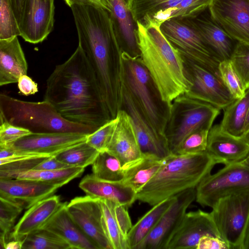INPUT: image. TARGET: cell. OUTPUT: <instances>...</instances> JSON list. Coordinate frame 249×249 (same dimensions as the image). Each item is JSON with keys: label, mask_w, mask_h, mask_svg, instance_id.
Returning <instances> with one entry per match:
<instances>
[{"label": "cell", "mask_w": 249, "mask_h": 249, "mask_svg": "<svg viewBox=\"0 0 249 249\" xmlns=\"http://www.w3.org/2000/svg\"><path fill=\"white\" fill-rule=\"evenodd\" d=\"M24 209L20 204L0 197V248L4 249L16 219Z\"/></svg>", "instance_id": "cell-38"}, {"label": "cell", "mask_w": 249, "mask_h": 249, "mask_svg": "<svg viewBox=\"0 0 249 249\" xmlns=\"http://www.w3.org/2000/svg\"><path fill=\"white\" fill-rule=\"evenodd\" d=\"M67 209L73 220L98 249H112L103 226L100 199L88 195L75 197L67 204Z\"/></svg>", "instance_id": "cell-14"}, {"label": "cell", "mask_w": 249, "mask_h": 249, "mask_svg": "<svg viewBox=\"0 0 249 249\" xmlns=\"http://www.w3.org/2000/svg\"><path fill=\"white\" fill-rule=\"evenodd\" d=\"M182 0H129L128 8L137 22L145 26L152 23L160 26L170 19Z\"/></svg>", "instance_id": "cell-28"}, {"label": "cell", "mask_w": 249, "mask_h": 249, "mask_svg": "<svg viewBox=\"0 0 249 249\" xmlns=\"http://www.w3.org/2000/svg\"><path fill=\"white\" fill-rule=\"evenodd\" d=\"M117 123L106 151L116 157L123 168L142 157L132 120L127 113L121 109Z\"/></svg>", "instance_id": "cell-19"}, {"label": "cell", "mask_w": 249, "mask_h": 249, "mask_svg": "<svg viewBox=\"0 0 249 249\" xmlns=\"http://www.w3.org/2000/svg\"><path fill=\"white\" fill-rule=\"evenodd\" d=\"M230 60L246 91L249 89V44L238 42Z\"/></svg>", "instance_id": "cell-39"}, {"label": "cell", "mask_w": 249, "mask_h": 249, "mask_svg": "<svg viewBox=\"0 0 249 249\" xmlns=\"http://www.w3.org/2000/svg\"><path fill=\"white\" fill-rule=\"evenodd\" d=\"M210 212L221 237L230 249H240L249 223V191L218 199Z\"/></svg>", "instance_id": "cell-9"}, {"label": "cell", "mask_w": 249, "mask_h": 249, "mask_svg": "<svg viewBox=\"0 0 249 249\" xmlns=\"http://www.w3.org/2000/svg\"><path fill=\"white\" fill-rule=\"evenodd\" d=\"M99 153L85 141L61 152L55 157L70 166L85 168L93 163Z\"/></svg>", "instance_id": "cell-36"}, {"label": "cell", "mask_w": 249, "mask_h": 249, "mask_svg": "<svg viewBox=\"0 0 249 249\" xmlns=\"http://www.w3.org/2000/svg\"><path fill=\"white\" fill-rule=\"evenodd\" d=\"M121 109L125 111L131 119L142 155L164 160L172 154L166 138L153 129L122 84Z\"/></svg>", "instance_id": "cell-13"}, {"label": "cell", "mask_w": 249, "mask_h": 249, "mask_svg": "<svg viewBox=\"0 0 249 249\" xmlns=\"http://www.w3.org/2000/svg\"><path fill=\"white\" fill-rule=\"evenodd\" d=\"M79 187L88 196L107 199L127 208L136 200V193L122 182L101 180L92 174L85 176Z\"/></svg>", "instance_id": "cell-24"}, {"label": "cell", "mask_w": 249, "mask_h": 249, "mask_svg": "<svg viewBox=\"0 0 249 249\" xmlns=\"http://www.w3.org/2000/svg\"><path fill=\"white\" fill-rule=\"evenodd\" d=\"M67 204L62 203L41 228L50 231L62 238L72 249H98L71 218L67 211Z\"/></svg>", "instance_id": "cell-25"}, {"label": "cell", "mask_w": 249, "mask_h": 249, "mask_svg": "<svg viewBox=\"0 0 249 249\" xmlns=\"http://www.w3.org/2000/svg\"><path fill=\"white\" fill-rule=\"evenodd\" d=\"M206 151L217 164L226 165L244 160L249 154V145L241 138L223 131L216 124L209 131Z\"/></svg>", "instance_id": "cell-21"}, {"label": "cell", "mask_w": 249, "mask_h": 249, "mask_svg": "<svg viewBox=\"0 0 249 249\" xmlns=\"http://www.w3.org/2000/svg\"><path fill=\"white\" fill-rule=\"evenodd\" d=\"M205 235L221 237L211 213L201 210L186 212L166 249H196Z\"/></svg>", "instance_id": "cell-17"}, {"label": "cell", "mask_w": 249, "mask_h": 249, "mask_svg": "<svg viewBox=\"0 0 249 249\" xmlns=\"http://www.w3.org/2000/svg\"><path fill=\"white\" fill-rule=\"evenodd\" d=\"M22 240H15L8 241L5 244L4 249H22Z\"/></svg>", "instance_id": "cell-52"}, {"label": "cell", "mask_w": 249, "mask_h": 249, "mask_svg": "<svg viewBox=\"0 0 249 249\" xmlns=\"http://www.w3.org/2000/svg\"><path fill=\"white\" fill-rule=\"evenodd\" d=\"M64 1L70 8L75 4L90 5L102 7L111 12L110 6L103 0H64Z\"/></svg>", "instance_id": "cell-50"}, {"label": "cell", "mask_w": 249, "mask_h": 249, "mask_svg": "<svg viewBox=\"0 0 249 249\" xmlns=\"http://www.w3.org/2000/svg\"><path fill=\"white\" fill-rule=\"evenodd\" d=\"M249 129V108L245 122L244 133Z\"/></svg>", "instance_id": "cell-55"}, {"label": "cell", "mask_w": 249, "mask_h": 249, "mask_svg": "<svg viewBox=\"0 0 249 249\" xmlns=\"http://www.w3.org/2000/svg\"><path fill=\"white\" fill-rule=\"evenodd\" d=\"M160 29L183 58L221 77V62L189 19L171 18L162 23Z\"/></svg>", "instance_id": "cell-8"}, {"label": "cell", "mask_w": 249, "mask_h": 249, "mask_svg": "<svg viewBox=\"0 0 249 249\" xmlns=\"http://www.w3.org/2000/svg\"><path fill=\"white\" fill-rule=\"evenodd\" d=\"M240 249H249V223L247 228Z\"/></svg>", "instance_id": "cell-53"}, {"label": "cell", "mask_w": 249, "mask_h": 249, "mask_svg": "<svg viewBox=\"0 0 249 249\" xmlns=\"http://www.w3.org/2000/svg\"><path fill=\"white\" fill-rule=\"evenodd\" d=\"M209 131L203 128L191 133L183 140L173 154L187 155L206 151Z\"/></svg>", "instance_id": "cell-41"}, {"label": "cell", "mask_w": 249, "mask_h": 249, "mask_svg": "<svg viewBox=\"0 0 249 249\" xmlns=\"http://www.w3.org/2000/svg\"><path fill=\"white\" fill-rule=\"evenodd\" d=\"M0 122H7L32 133L72 132L89 134L96 130L64 118L48 101L34 102L0 95Z\"/></svg>", "instance_id": "cell-5"}, {"label": "cell", "mask_w": 249, "mask_h": 249, "mask_svg": "<svg viewBox=\"0 0 249 249\" xmlns=\"http://www.w3.org/2000/svg\"><path fill=\"white\" fill-rule=\"evenodd\" d=\"M111 15L122 50L132 56H140L136 37L137 22L124 0H109Z\"/></svg>", "instance_id": "cell-27"}, {"label": "cell", "mask_w": 249, "mask_h": 249, "mask_svg": "<svg viewBox=\"0 0 249 249\" xmlns=\"http://www.w3.org/2000/svg\"><path fill=\"white\" fill-rule=\"evenodd\" d=\"M15 151L12 156L0 159V178H11L16 174L33 170L38 164L51 157Z\"/></svg>", "instance_id": "cell-33"}, {"label": "cell", "mask_w": 249, "mask_h": 249, "mask_svg": "<svg viewBox=\"0 0 249 249\" xmlns=\"http://www.w3.org/2000/svg\"><path fill=\"white\" fill-rule=\"evenodd\" d=\"M196 249H230L227 242L219 237L205 235L199 240Z\"/></svg>", "instance_id": "cell-47"}, {"label": "cell", "mask_w": 249, "mask_h": 249, "mask_svg": "<svg viewBox=\"0 0 249 249\" xmlns=\"http://www.w3.org/2000/svg\"><path fill=\"white\" fill-rule=\"evenodd\" d=\"M217 164L206 152L171 154L155 175L136 193V200L154 206L186 190L196 188Z\"/></svg>", "instance_id": "cell-4"}, {"label": "cell", "mask_w": 249, "mask_h": 249, "mask_svg": "<svg viewBox=\"0 0 249 249\" xmlns=\"http://www.w3.org/2000/svg\"><path fill=\"white\" fill-rule=\"evenodd\" d=\"M91 165L92 174L100 180L122 182L124 178V170L121 162L107 151L99 152Z\"/></svg>", "instance_id": "cell-34"}, {"label": "cell", "mask_w": 249, "mask_h": 249, "mask_svg": "<svg viewBox=\"0 0 249 249\" xmlns=\"http://www.w3.org/2000/svg\"><path fill=\"white\" fill-rule=\"evenodd\" d=\"M84 168L71 166L54 170H31L14 175L10 178L42 181L61 187L81 176Z\"/></svg>", "instance_id": "cell-32"}, {"label": "cell", "mask_w": 249, "mask_h": 249, "mask_svg": "<svg viewBox=\"0 0 249 249\" xmlns=\"http://www.w3.org/2000/svg\"><path fill=\"white\" fill-rule=\"evenodd\" d=\"M242 163L249 167V154L247 156V157L241 161Z\"/></svg>", "instance_id": "cell-56"}, {"label": "cell", "mask_w": 249, "mask_h": 249, "mask_svg": "<svg viewBox=\"0 0 249 249\" xmlns=\"http://www.w3.org/2000/svg\"><path fill=\"white\" fill-rule=\"evenodd\" d=\"M196 200L201 206L212 208L226 196L249 191V167L241 161L228 164L205 177L196 187Z\"/></svg>", "instance_id": "cell-10"}, {"label": "cell", "mask_w": 249, "mask_h": 249, "mask_svg": "<svg viewBox=\"0 0 249 249\" xmlns=\"http://www.w3.org/2000/svg\"><path fill=\"white\" fill-rule=\"evenodd\" d=\"M58 186L42 181L0 178V197L28 209L38 201L53 196Z\"/></svg>", "instance_id": "cell-20"}, {"label": "cell", "mask_w": 249, "mask_h": 249, "mask_svg": "<svg viewBox=\"0 0 249 249\" xmlns=\"http://www.w3.org/2000/svg\"><path fill=\"white\" fill-rule=\"evenodd\" d=\"M32 133L29 130L15 126L7 122L0 124V147H9L19 139Z\"/></svg>", "instance_id": "cell-45"}, {"label": "cell", "mask_w": 249, "mask_h": 249, "mask_svg": "<svg viewBox=\"0 0 249 249\" xmlns=\"http://www.w3.org/2000/svg\"><path fill=\"white\" fill-rule=\"evenodd\" d=\"M204 11L189 19L219 61L230 60L238 41L214 21L209 10Z\"/></svg>", "instance_id": "cell-22"}, {"label": "cell", "mask_w": 249, "mask_h": 249, "mask_svg": "<svg viewBox=\"0 0 249 249\" xmlns=\"http://www.w3.org/2000/svg\"><path fill=\"white\" fill-rule=\"evenodd\" d=\"M104 2H105L107 4H108L110 7V9H111V7H110V2H109V0H103Z\"/></svg>", "instance_id": "cell-57"}, {"label": "cell", "mask_w": 249, "mask_h": 249, "mask_svg": "<svg viewBox=\"0 0 249 249\" xmlns=\"http://www.w3.org/2000/svg\"><path fill=\"white\" fill-rule=\"evenodd\" d=\"M72 11L82 49L97 79L110 119L122 108V48L111 13L94 5H72Z\"/></svg>", "instance_id": "cell-1"}, {"label": "cell", "mask_w": 249, "mask_h": 249, "mask_svg": "<svg viewBox=\"0 0 249 249\" xmlns=\"http://www.w3.org/2000/svg\"><path fill=\"white\" fill-rule=\"evenodd\" d=\"M137 26L136 37L142 61L163 101L171 105L191 87L185 74L183 60L161 32L160 26L150 23L144 26L138 22Z\"/></svg>", "instance_id": "cell-3"}, {"label": "cell", "mask_w": 249, "mask_h": 249, "mask_svg": "<svg viewBox=\"0 0 249 249\" xmlns=\"http://www.w3.org/2000/svg\"><path fill=\"white\" fill-rule=\"evenodd\" d=\"M241 138L249 145V129L243 134Z\"/></svg>", "instance_id": "cell-54"}, {"label": "cell", "mask_w": 249, "mask_h": 249, "mask_svg": "<svg viewBox=\"0 0 249 249\" xmlns=\"http://www.w3.org/2000/svg\"><path fill=\"white\" fill-rule=\"evenodd\" d=\"M249 108V89L243 97L236 99L224 109L220 128L230 135L241 138L244 134Z\"/></svg>", "instance_id": "cell-31"}, {"label": "cell", "mask_w": 249, "mask_h": 249, "mask_svg": "<svg viewBox=\"0 0 249 249\" xmlns=\"http://www.w3.org/2000/svg\"><path fill=\"white\" fill-rule=\"evenodd\" d=\"M164 160L143 155L123 168L124 177L122 182L137 193L155 175Z\"/></svg>", "instance_id": "cell-29"}, {"label": "cell", "mask_w": 249, "mask_h": 249, "mask_svg": "<svg viewBox=\"0 0 249 249\" xmlns=\"http://www.w3.org/2000/svg\"><path fill=\"white\" fill-rule=\"evenodd\" d=\"M124 0L127 3V4L129 1V0Z\"/></svg>", "instance_id": "cell-58"}, {"label": "cell", "mask_w": 249, "mask_h": 249, "mask_svg": "<svg viewBox=\"0 0 249 249\" xmlns=\"http://www.w3.org/2000/svg\"><path fill=\"white\" fill-rule=\"evenodd\" d=\"M121 61L122 85L128 90L153 129L165 137L164 130L172 104L163 101L140 56H132L122 51Z\"/></svg>", "instance_id": "cell-6"}, {"label": "cell", "mask_w": 249, "mask_h": 249, "mask_svg": "<svg viewBox=\"0 0 249 249\" xmlns=\"http://www.w3.org/2000/svg\"><path fill=\"white\" fill-rule=\"evenodd\" d=\"M182 59L185 75L191 83V87L185 94L220 110L224 109L236 100L220 76L195 63Z\"/></svg>", "instance_id": "cell-11"}, {"label": "cell", "mask_w": 249, "mask_h": 249, "mask_svg": "<svg viewBox=\"0 0 249 249\" xmlns=\"http://www.w3.org/2000/svg\"><path fill=\"white\" fill-rule=\"evenodd\" d=\"M127 209L125 206L114 203V210L117 222L122 234L126 239L133 226Z\"/></svg>", "instance_id": "cell-46"}, {"label": "cell", "mask_w": 249, "mask_h": 249, "mask_svg": "<svg viewBox=\"0 0 249 249\" xmlns=\"http://www.w3.org/2000/svg\"><path fill=\"white\" fill-rule=\"evenodd\" d=\"M114 203L100 199L104 230L112 249H129L127 239L122 234L116 219Z\"/></svg>", "instance_id": "cell-35"}, {"label": "cell", "mask_w": 249, "mask_h": 249, "mask_svg": "<svg viewBox=\"0 0 249 249\" xmlns=\"http://www.w3.org/2000/svg\"><path fill=\"white\" fill-rule=\"evenodd\" d=\"M27 70L18 36L0 40V86L18 83L21 76L27 74Z\"/></svg>", "instance_id": "cell-26"}, {"label": "cell", "mask_w": 249, "mask_h": 249, "mask_svg": "<svg viewBox=\"0 0 249 249\" xmlns=\"http://www.w3.org/2000/svg\"><path fill=\"white\" fill-rule=\"evenodd\" d=\"M219 113L218 108L185 93L176 98L164 133L171 153L191 133L203 128L210 130Z\"/></svg>", "instance_id": "cell-7"}, {"label": "cell", "mask_w": 249, "mask_h": 249, "mask_svg": "<svg viewBox=\"0 0 249 249\" xmlns=\"http://www.w3.org/2000/svg\"><path fill=\"white\" fill-rule=\"evenodd\" d=\"M61 203L59 196L56 195L35 203L28 209L14 226L9 239L22 240L27 235L40 229Z\"/></svg>", "instance_id": "cell-23"}, {"label": "cell", "mask_w": 249, "mask_h": 249, "mask_svg": "<svg viewBox=\"0 0 249 249\" xmlns=\"http://www.w3.org/2000/svg\"><path fill=\"white\" fill-rule=\"evenodd\" d=\"M54 0H25L18 24L20 36L32 44L45 40L53 30Z\"/></svg>", "instance_id": "cell-15"}, {"label": "cell", "mask_w": 249, "mask_h": 249, "mask_svg": "<svg viewBox=\"0 0 249 249\" xmlns=\"http://www.w3.org/2000/svg\"><path fill=\"white\" fill-rule=\"evenodd\" d=\"M219 70L222 81L234 98L237 99L243 97L246 90L230 60L221 61Z\"/></svg>", "instance_id": "cell-42"}, {"label": "cell", "mask_w": 249, "mask_h": 249, "mask_svg": "<svg viewBox=\"0 0 249 249\" xmlns=\"http://www.w3.org/2000/svg\"><path fill=\"white\" fill-rule=\"evenodd\" d=\"M88 135L72 132L32 133L9 147L22 153L53 156L86 141Z\"/></svg>", "instance_id": "cell-18"}, {"label": "cell", "mask_w": 249, "mask_h": 249, "mask_svg": "<svg viewBox=\"0 0 249 249\" xmlns=\"http://www.w3.org/2000/svg\"><path fill=\"white\" fill-rule=\"evenodd\" d=\"M71 167L59 160L53 156L49 157L36 165L34 169L36 170H54Z\"/></svg>", "instance_id": "cell-49"}, {"label": "cell", "mask_w": 249, "mask_h": 249, "mask_svg": "<svg viewBox=\"0 0 249 249\" xmlns=\"http://www.w3.org/2000/svg\"><path fill=\"white\" fill-rule=\"evenodd\" d=\"M175 198V196L167 198L153 206L150 210L132 226L127 236L129 249H136L144 240Z\"/></svg>", "instance_id": "cell-30"}, {"label": "cell", "mask_w": 249, "mask_h": 249, "mask_svg": "<svg viewBox=\"0 0 249 249\" xmlns=\"http://www.w3.org/2000/svg\"><path fill=\"white\" fill-rule=\"evenodd\" d=\"M22 249H72L62 238L46 229L40 228L23 239Z\"/></svg>", "instance_id": "cell-37"}, {"label": "cell", "mask_w": 249, "mask_h": 249, "mask_svg": "<svg viewBox=\"0 0 249 249\" xmlns=\"http://www.w3.org/2000/svg\"><path fill=\"white\" fill-rule=\"evenodd\" d=\"M212 0H182L174 8L171 18L191 19L209 8Z\"/></svg>", "instance_id": "cell-44"}, {"label": "cell", "mask_w": 249, "mask_h": 249, "mask_svg": "<svg viewBox=\"0 0 249 249\" xmlns=\"http://www.w3.org/2000/svg\"><path fill=\"white\" fill-rule=\"evenodd\" d=\"M18 87L19 92L25 96L34 94L38 91L37 84L27 74L19 78Z\"/></svg>", "instance_id": "cell-48"}, {"label": "cell", "mask_w": 249, "mask_h": 249, "mask_svg": "<svg viewBox=\"0 0 249 249\" xmlns=\"http://www.w3.org/2000/svg\"><path fill=\"white\" fill-rule=\"evenodd\" d=\"M117 123V118L111 119L93 132L88 134L86 142L99 152L106 151Z\"/></svg>", "instance_id": "cell-43"}, {"label": "cell", "mask_w": 249, "mask_h": 249, "mask_svg": "<svg viewBox=\"0 0 249 249\" xmlns=\"http://www.w3.org/2000/svg\"><path fill=\"white\" fill-rule=\"evenodd\" d=\"M20 36L18 23L9 0H0V40Z\"/></svg>", "instance_id": "cell-40"}, {"label": "cell", "mask_w": 249, "mask_h": 249, "mask_svg": "<svg viewBox=\"0 0 249 249\" xmlns=\"http://www.w3.org/2000/svg\"><path fill=\"white\" fill-rule=\"evenodd\" d=\"M208 9L231 37L249 44V0H212Z\"/></svg>", "instance_id": "cell-16"}, {"label": "cell", "mask_w": 249, "mask_h": 249, "mask_svg": "<svg viewBox=\"0 0 249 249\" xmlns=\"http://www.w3.org/2000/svg\"><path fill=\"white\" fill-rule=\"evenodd\" d=\"M44 100L65 119L96 130L111 120L95 75L79 46L47 79Z\"/></svg>", "instance_id": "cell-2"}, {"label": "cell", "mask_w": 249, "mask_h": 249, "mask_svg": "<svg viewBox=\"0 0 249 249\" xmlns=\"http://www.w3.org/2000/svg\"><path fill=\"white\" fill-rule=\"evenodd\" d=\"M196 188L175 196L172 204L156 226L136 249H166L173 234L181 223L186 210L196 199Z\"/></svg>", "instance_id": "cell-12"}, {"label": "cell", "mask_w": 249, "mask_h": 249, "mask_svg": "<svg viewBox=\"0 0 249 249\" xmlns=\"http://www.w3.org/2000/svg\"><path fill=\"white\" fill-rule=\"evenodd\" d=\"M12 9L19 24L21 18L25 0H9Z\"/></svg>", "instance_id": "cell-51"}]
</instances>
